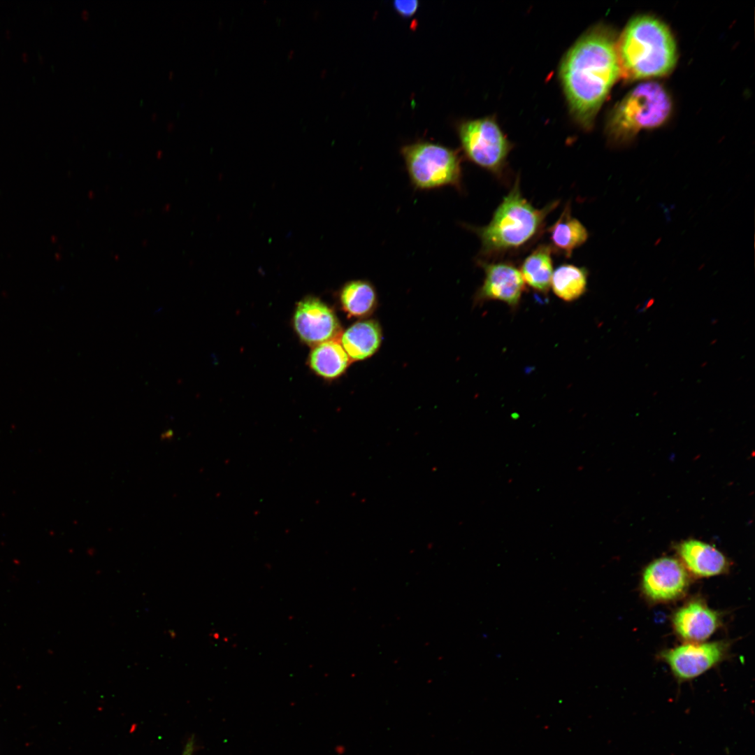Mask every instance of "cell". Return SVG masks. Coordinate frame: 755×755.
<instances>
[{"label": "cell", "instance_id": "6", "mask_svg": "<svg viewBox=\"0 0 755 755\" xmlns=\"http://www.w3.org/2000/svg\"><path fill=\"white\" fill-rule=\"evenodd\" d=\"M458 130L466 157L478 166L501 175L512 145L495 118L463 121Z\"/></svg>", "mask_w": 755, "mask_h": 755}, {"label": "cell", "instance_id": "1", "mask_svg": "<svg viewBox=\"0 0 755 755\" xmlns=\"http://www.w3.org/2000/svg\"><path fill=\"white\" fill-rule=\"evenodd\" d=\"M617 38L605 25L589 29L563 57L560 79L570 114L582 128H592L611 88L620 78Z\"/></svg>", "mask_w": 755, "mask_h": 755}, {"label": "cell", "instance_id": "4", "mask_svg": "<svg viewBox=\"0 0 755 755\" xmlns=\"http://www.w3.org/2000/svg\"><path fill=\"white\" fill-rule=\"evenodd\" d=\"M672 101L664 87L655 82L631 90L611 111L606 132L611 143L621 145L638 132L662 125L669 117Z\"/></svg>", "mask_w": 755, "mask_h": 755}, {"label": "cell", "instance_id": "8", "mask_svg": "<svg viewBox=\"0 0 755 755\" xmlns=\"http://www.w3.org/2000/svg\"><path fill=\"white\" fill-rule=\"evenodd\" d=\"M689 584V572L680 561L672 557H662L653 561L645 568L641 587L649 601L664 603L682 597Z\"/></svg>", "mask_w": 755, "mask_h": 755}, {"label": "cell", "instance_id": "5", "mask_svg": "<svg viewBox=\"0 0 755 755\" xmlns=\"http://www.w3.org/2000/svg\"><path fill=\"white\" fill-rule=\"evenodd\" d=\"M401 152L416 189L445 186L461 189L462 173L457 151L438 143L418 141L404 145Z\"/></svg>", "mask_w": 755, "mask_h": 755}, {"label": "cell", "instance_id": "12", "mask_svg": "<svg viewBox=\"0 0 755 755\" xmlns=\"http://www.w3.org/2000/svg\"><path fill=\"white\" fill-rule=\"evenodd\" d=\"M682 563L688 572L698 577L719 575L728 570L727 558L712 545L696 539L682 542L677 547Z\"/></svg>", "mask_w": 755, "mask_h": 755}, {"label": "cell", "instance_id": "21", "mask_svg": "<svg viewBox=\"0 0 755 755\" xmlns=\"http://www.w3.org/2000/svg\"><path fill=\"white\" fill-rule=\"evenodd\" d=\"M22 55H23L22 56L23 57L28 58V56H27V55L26 53H23Z\"/></svg>", "mask_w": 755, "mask_h": 755}, {"label": "cell", "instance_id": "16", "mask_svg": "<svg viewBox=\"0 0 755 755\" xmlns=\"http://www.w3.org/2000/svg\"><path fill=\"white\" fill-rule=\"evenodd\" d=\"M309 362L316 373L332 379L345 371L350 357L342 345L332 339L317 344L310 353Z\"/></svg>", "mask_w": 755, "mask_h": 755}, {"label": "cell", "instance_id": "7", "mask_svg": "<svg viewBox=\"0 0 755 755\" xmlns=\"http://www.w3.org/2000/svg\"><path fill=\"white\" fill-rule=\"evenodd\" d=\"M728 645L722 641L687 642L661 652V658L670 667L679 682L691 680L724 660Z\"/></svg>", "mask_w": 755, "mask_h": 755}, {"label": "cell", "instance_id": "9", "mask_svg": "<svg viewBox=\"0 0 755 755\" xmlns=\"http://www.w3.org/2000/svg\"><path fill=\"white\" fill-rule=\"evenodd\" d=\"M479 263L484 271V279L476 293V301L496 300L512 308H517L525 290L520 271L509 262Z\"/></svg>", "mask_w": 755, "mask_h": 755}, {"label": "cell", "instance_id": "3", "mask_svg": "<svg viewBox=\"0 0 755 755\" xmlns=\"http://www.w3.org/2000/svg\"><path fill=\"white\" fill-rule=\"evenodd\" d=\"M553 201L535 208L522 194L519 179L496 208L488 224L468 228L479 237L480 254L491 257L518 250L533 240L542 229L548 214L558 205Z\"/></svg>", "mask_w": 755, "mask_h": 755}, {"label": "cell", "instance_id": "19", "mask_svg": "<svg viewBox=\"0 0 755 755\" xmlns=\"http://www.w3.org/2000/svg\"><path fill=\"white\" fill-rule=\"evenodd\" d=\"M418 3V1L415 0L395 1L394 2V6L396 10L402 16L410 17L417 10Z\"/></svg>", "mask_w": 755, "mask_h": 755}, {"label": "cell", "instance_id": "20", "mask_svg": "<svg viewBox=\"0 0 755 755\" xmlns=\"http://www.w3.org/2000/svg\"><path fill=\"white\" fill-rule=\"evenodd\" d=\"M194 738L192 737L187 742L182 755H193L194 751Z\"/></svg>", "mask_w": 755, "mask_h": 755}, {"label": "cell", "instance_id": "13", "mask_svg": "<svg viewBox=\"0 0 755 755\" xmlns=\"http://www.w3.org/2000/svg\"><path fill=\"white\" fill-rule=\"evenodd\" d=\"M381 331L373 320L356 322L342 335V346L353 360H362L373 354L381 343Z\"/></svg>", "mask_w": 755, "mask_h": 755}, {"label": "cell", "instance_id": "14", "mask_svg": "<svg viewBox=\"0 0 755 755\" xmlns=\"http://www.w3.org/2000/svg\"><path fill=\"white\" fill-rule=\"evenodd\" d=\"M553 248L566 257L582 246L588 239L586 227L571 215L570 206H566L559 219L549 229Z\"/></svg>", "mask_w": 755, "mask_h": 755}, {"label": "cell", "instance_id": "18", "mask_svg": "<svg viewBox=\"0 0 755 755\" xmlns=\"http://www.w3.org/2000/svg\"><path fill=\"white\" fill-rule=\"evenodd\" d=\"M340 299L345 312L352 317H362L374 309L377 296L371 282L357 280L350 281L343 287Z\"/></svg>", "mask_w": 755, "mask_h": 755}, {"label": "cell", "instance_id": "2", "mask_svg": "<svg viewBox=\"0 0 755 755\" xmlns=\"http://www.w3.org/2000/svg\"><path fill=\"white\" fill-rule=\"evenodd\" d=\"M616 52L620 78L626 81L666 76L677 59L676 43L670 29L649 15L628 22L617 38Z\"/></svg>", "mask_w": 755, "mask_h": 755}, {"label": "cell", "instance_id": "11", "mask_svg": "<svg viewBox=\"0 0 755 755\" xmlns=\"http://www.w3.org/2000/svg\"><path fill=\"white\" fill-rule=\"evenodd\" d=\"M676 633L688 642H700L709 638L719 627L721 617L699 599L692 600L679 608L672 617Z\"/></svg>", "mask_w": 755, "mask_h": 755}, {"label": "cell", "instance_id": "17", "mask_svg": "<svg viewBox=\"0 0 755 755\" xmlns=\"http://www.w3.org/2000/svg\"><path fill=\"white\" fill-rule=\"evenodd\" d=\"M588 275L586 268L562 264L553 272L551 288L554 294L563 301H575L586 292Z\"/></svg>", "mask_w": 755, "mask_h": 755}, {"label": "cell", "instance_id": "10", "mask_svg": "<svg viewBox=\"0 0 755 755\" xmlns=\"http://www.w3.org/2000/svg\"><path fill=\"white\" fill-rule=\"evenodd\" d=\"M294 324L300 338L312 345L334 339L340 330L338 321L332 310L313 298L299 303Z\"/></svg>", "mask_w": 755, "mask_h": 755}, {"label": "cell", "instance_id": "15", "mask_svg": "<svg viewBox=\"0 0 755 755\" xmlns=\"http://www.w3.org/2000/svg\"><path fill=\"white\" fill-rule=\"evenodd\" d=\"M552 250L549 245H539L525 258L519 269L524 283L542 294H547L551 288Z\"/></svg>", "mask_w": 755, "mask_h": 755}]
</instances>
